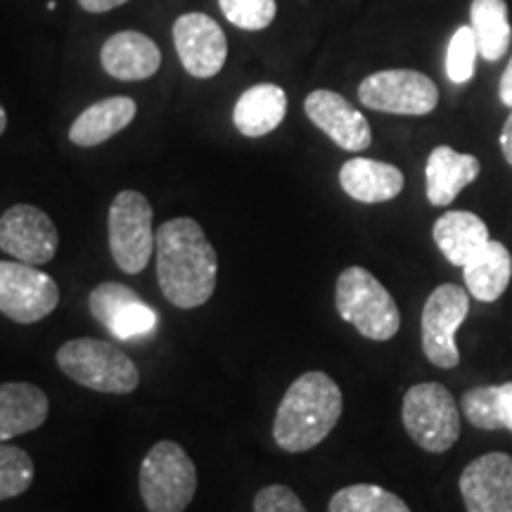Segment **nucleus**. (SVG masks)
<instances>
[{"label": "nucleus", "instance_id": "nucleus-31", "mask_svg": "<svg viewBox=\"0 0 512 512\" xmlns=\"http://www.w3.org/2000/svg\"><path fill=\"white\" fill-rule=\"evenodd\" d=\"M128 3V0H79V5L91 15H100V12H110L119 5Z\"/></svg>", "mask_w": 512, "mask_h": 512}, {"label": "nucleus", "instance_id": "nucleus-2", "mask_svg": "<svg viewBox=\"0 0 512 512\" xmlns=\"http://www.w3.org/2000/svg\"><path fill=\"white\" fill-rule=\"evenodd\" d=\"M344 411L339 384L328 373L309 370L287 389L273 420V439L287 453L316 448L335 430Z\"/></svg>", "mask_w": 512, "mask_h": 512}, {"label": "nucleus", "instance_id": "nucleus-7", "mask_svg": "<svg viewBox=\"0 0 512 512\" xmlns=\"http://www.w3.org/2000/svg\"><path fill=\"white\" fill-rule=\"evenodd\" d=\"M155 211L143 192L121 190L112 200L107 214V230H110V252L119 271L138 275L150 264L155 254V238L152 230Z\"/></svg>", "mask_w": 512, "mask_h": 512}, {"label": "nucleus", "instance_id": "nucleus-22", "mask_svg": "<svg viewBox=\"0 0 512 512\" xmlns=\"http://www.w3.org/2000/svg\"><path fill=\"white\" fill-rule=\"evenodd\" d=\"M287 114V95L275 83H256L235 102L233 124L242 136L264 138L283 124Z\"/></svg>", "mask_w": 512, "mask_h": 512}, {"label": "nucleus", "instance_id": "nucleus-20", "mask_svg": "<svg viewBox=\"0 0 512 512\" xmlns=\"http://www.w3.org/2000/svg\"><path fill=\"white\" fill-rule=\"evenodd\" d=\"M434 245L448 264L465 268L489 242V228L472 211H446L432 226Z\"/></svg>", "mask_w": 512, "mask_h": 512}, {"label": "nucleus", "instance_id": "nucleus-30", "mask_svg": "<svg viewBox=\"0 0 512 512\" xmlns=\"http://www.w3.org/2000/svg\"><path fill=\"white\" fill-rule=\"evenodd\" d=\"M254 512H309L290 486L271 484L254 496Z\"/></svg>", "mask_w": 512, "mask_h": 512}, {"label": "nucleus", "instance_id": "nucleus-29", "mask_svg": "<svg viewBox=\"0 0 512 512\" xmlns=\"http://www.w3.org/2000/svg\"><path fill=\"white\" fill-rule=\"evenodd\" d=\"M219 8L233 27L245 31L271 27L278 12L275 0H219Z\"/></svg>", "mask_w": 512, "mask_h": 512}, {"label": "nucleus", "instance_id": "nucleus-8", "mask_svg": "<svg viewBox=\"0 0 512 512\" xmlns=\"http://www.w3.org/2000/svg\"><path fill=\"white\" fill-rule=\"evenodd\" d=\"M358 100L375 112L425 117L437 110L439 88L430 76L415 69H384L361 81Z\"/></svg>", "mask_w": 512, "mask_h": 512}, {"label": "nucleus", "instance_id": "nucleus-11", "mask_svg": "<svg viewBox=\"0 0 512 512\" xmlns=\"http://www.w3.org/2000/svg\"><path fill=\"white\" fill-rule=\"evenodd\" d=\"M60 247L55 223L34 204H15L0 216V249L29 266H43L55 259Z\"/></svg>", "mask_w": 512, "mask_h": 512}, {"label": "nucleus", "instance_id": "nucleus-3", "mask_svg": "<svg viewBox=\"0 0 512 512\" xmlns=\"http://www.w3.org/2000/svg\"><path fill=\"white\" fill-rule=\"evenodd\" d=\"M55 361L69 380L93 392L131 394L140 384V370L131 356L105 339H69L57 349Z\"/></svg>", "mask_w": 512, "mask_h": 512}, {"label": "nucleus", "instance_id": "nucleus-17", "mask_svg": "<svg viewBox=\"0 0 512 512\" xmlns=\"http://www.w3.org/2000/svg\"><path fill=\"white\" fill-rule=\"evenodd\" d=\"M479 171H482V166H479L475 155H463L448 145L434 147L427 157L425 169L427 200L434 207H448L467 185L477 181Z\"/></svg>", "mask_w": 512, "mask_h": 512}, {"label": "nucleus", "instance_id": "nucleus-28", "mask_svg": "<svg viewBox=\"0 0 512 512\" xmlns=\"http://www.w3.org/2000/svg\"><path fill=\"white\" fill-rule=\"evenodd\" d=\"M477 38L472 27H460L448 43L446 53V74L453 83H467L475 76L477 69Z\"/></svg>", "mask_w": 512, "mask_h": 512}, {"label": "nucleus", "instance_id": "nucleus-12", "mask_svg": "<svg viewBox=\"0 0 512 512\" xmlns=\"http://www.w3.org/2000/svg\"><path fill=\"white\" fill-rule=\"evenodd\" d=\"M174 46L183 69L195 79H214L226 67V34L216 19L202 12H188L176 19Z\"/></svg>", "mask_w": 512, "mask_h": 512}, {"label": "nucleus", "instance_id": "nucleus-33", "mask_svg": "<svg viewBox=\"0 0 512 512\" xmlns=\"http://www.w3.org/2000/svg\"><path fill=\"white\" fill-rule=\"evenodd\" d=\"M501 150H503L505 162L512 166V110L508 114V119H505L503 131H501Z\"/></svg>", "mask_w": 512, "mask_h": 512}, {"label": "nucleus", "instance_id": "nucleus-4", "mask_svg": "<svg viewBox=\"0 0 512 512\" xmlns=\"http://www.w3.org/2000/svg\"><path fill=\"white\" fill-rule=\"evenodd\" d=\"M335 306L342 320L373 342H389L401 330V311L373 273L349 266L339 273Z\"/></svg>", "mask_w": 512, "mask_h": 512}, {"label": "nucleus", "instance_id": "nucleus-27", "mask_svg": "<svg viewBox=\"0 0 512 512\" xmlns=\"http://www.w3.org/2000/svg\"><path fill=\"white\" fill-rule=\"evenodd\" d=\"M34 484V460L24 448L0 444V501L22 496Z\"/></svg>", "mask_w": 512, "mask_h": 512}, {"label": "nucleus", "instance_id": "nucleus-15", "mask_svg": "<svg viewBox=\"0 0 512 512\" xmlns=\"http://www.w3.org/2000/svg\"><path fill=\"white\" fill-rule=\"evenodd\" d=\"M467 512H512V456L486 453L460 475Z\"/></svg>", "mask_w": 512, "mask_h": 512}, {"label": "nucleus", "instance_id": "nucleus-5", "mask_svg": "<svg viewBox=\"0 0 512 512\" xmlns=\"http://www.w3.org/2000/svg\"><path fill=\"white\" fill-rule=\"evenodd\" d=\"M138 489L147 512H183L197 494V467L176 441H157L140 463Z\"/></svg>", "mask_w": 512, "mask_h": 512}, {"label": "nucleus", "instance_id": "nucleus-23", "mask_svg": "<svg viewBox=\"0 0 512 512\" xmlns=\"http://www.w3.org/2000/svg\"><path fill=\"white\" fill-rule=\"evenodd\" d=\"M465 287L477 302L491 304L503 297L512 278V256L508 247L498 240H489L482 252L472 256V261L463 268Z\"/></svg>", "mask_w": 512, "mask_h": 512}, {"label": "nucleus", "instance_id": "nucleus-24", "mask_svg": "<svg viewBox=\"0 0 512 512\" xmlns=\"http://www.w3.org/2000/svg\"><path fill=\"white\" fill-rule=\"evenodd\" d=\"M460 411L477 430L512 432V382L467 389L460 399Z\"/></svg>", "mask_w": 512, "mask_h": 512}, {"label": "nucleus", "instance_id": "nucleus-18", "mask_svg": "<svg viewBox=\"0 0 512 512\" xmlns=\"http://www.w3.org/2000/svg\"><path fill=\"white\" fill-rule=\"evenodd\" d=\"M403 183H406V178H403L399 166L377 162V159L354 157L344 162L342 169H339V185H342V190L347 192L351 200L363 204L394 200V197L401 195Z\"/></svg>", "mask_w": 512, "mask_h": 512}, {"label": "nucleus", "instance_id": "nucleus-19", "mask_svg": "<svg viewBox=\"0 0 512 512\" xmlns=\"http://www.w3.org/2000/svg\"><path fill=\"white\" fill-rule=\"evenodd\" d=\"M50 401L31 382L0 384V441H10L38 430L48 420Z\"/></svg>", "mask_w": 512, "mask_h": 512}, {"label": "nucleus", "instance_id": "nucleus-32", "mask_svg": "<svg viewBox=\"0 0 512 512\" xmlns=\"http://www.w3.org/2000/svg\"><path fill=\"white\" fill-rule=\"evenodd\" d=\"M498 95H501V102L505 107H510L512 110V57H510V64L505 67V72L501 76V86H498Z\"/></svg>", "mask_w": 512, "mask_h": 512}, {"label": "nucleus", "instance_id": "nucleus-1", "mask_svg": "<svg viewBox=\"0 0 512 512\" xmlns=\"http://www.w3.org/2000/svg\"><path fill=\"white\" fill-rule=\"evenodd\" d=\"M157 280L166 302L190 311L207 304L219 283V256L190 216L164 221L155 238Z\"/></svg>", "mask_w": 512, "mask_h": 512}, {"label": "nucleus", "instance_id": "nucleus-34", "mask_svg": "<svg viewBox=\"0 0 512 512\" xmlns=\"http://www.w3.org/2000/svg\"><path fill=\"white\" fill-rule=\"evenodd\" d=\"M5 128H8V114H5L3 105H0V136L5 133Z\"/></svg>", "mask_w": 512, "mask_h": 512}, {"label": "nucleus", "instance_id": "nucleus-14", "mask_svg": "<svg viewBox=\"0 0 512 512\" xmlns=\"http://www.w3.org/2000/svg\"><path fill=\"white\" fill-rule=\"evenodd\" d=\"M304 112L311 124L320 128L342 150L363 152L373 143L368 119L335 91H313L306 95Z\"/></svg>", "mask_w": 512, "mask_h": 512}, {"label": "nucleus", "instance_id": "nucleus-6", "mask_svg": "<svg viewBox=\"0 0 512 512\" xmlns=\"http://www.w3.org/2000/svg\"><path fill=\"white\" fill-rule=\"evenodd\" d=\"M401 420L408 437L427 453H446L460 437V411L441 382L413 384L403 396Z\"/></svg>", "mask_w": 512, "mask_h": 512}, {"label": "nucleus", "instance_id": "nucleus-25", "mask_svg": "<svg viewBox=\"0 0 512 512\" xmlns=\"http://www.w3.org/2000/svg\"><path fill=\"white\" fill-rule=\"evenodd\" d=\"M470 19L479 57H484L486 62H498L505 57L512 41L508 3L505 0H472Z\"/></svg>", "mask_w": 512, "mask_h": 512}, {"label": "nucleus", "instance_id": "nucleus-9", "mask_svg": "<svg viewBox=\"0 0 512 512\" xmlns=\"http://www.w3.org/2000/svg\"><path fill=\"white\" fill-rule=\"evenodd\" d=\"M470 313V292L465 287L444 283L427 297L422 309V351L437 368H456L460 351L456 332Z\"/></svg>", "mask_w": 512, "mask_h": 512}, {"label": "nucleus", "instance_id": "nucleus-26", "mask_svg": "<svg viewBox=\"0 0 512 512\" xmlns=\"http://www.w3.org/2000/svg\"><path fill=\"white\" fill-rule=\"evenodd\" d=\"M328 512H411V508L382 486L351 484L330 498Z\"/></svg>", "mask_w": 512, "mask_h": 512}, {"label": "nucleus", "instance_id": "nucleus-16", "mask_svg": "<svg viewBox=\"0 0 512 512\" xmlns=\"http://www.w3.org/2000/svg\"><path fill=\"white\" fill-rule=\"evenodd\" d=\"M100 64L112 79L143 81L159 72L162 53L150 36L140 31H119L102 43Z\"/></svg>", "mask_w": 512, "mask_h": 512}, {"label": "nucleus", "instance_id": "nucleus-10", "mask_svg": "<svg viewBox=\"0 0 512 512\" xmlns=\"http://www.w3.org/2000/svg\"><path fill=\"white\" fill-rule=\"evenodd\" d=\"M60 304V287L46 271L22 261H0V313L12 323L31 325Z\"/></svg>", "mask_w": 512, "mask_h": 512}, {"label": "nucleus", "instance_id": "nucleus-21", "mask_svg": "<svg viewBox=\"0 0 512 512\" xmlns=\"http://www.w3.org/2000/svg\"><path fill=\"white\" fill-rule=\"evenodd\" d=\"M136 114V100L126 98V95L98 100L74 119V124L69 126V140L79 147L102 145L124 131L136 119Z\"/></svg>", "mask_w": 512, "mask_h": 512}, {"label": "nucleus", "instance_id": "nucleus-13", "mask_svg": "<svg viewBox=\"0 0 512 512\" xmlns=\"http://www.w3.org/2000/svg\"><path fill=\"white\" fill-rule=\"evenodd\" d=\"M88 309L117 339H138L157 328V313L152 306H147L131 287L114 280L100 283L88 294Z\"/></svg>", "mask_w": 512, "mask_h": 512}]
</instances>
